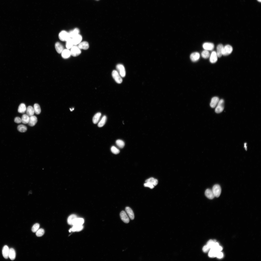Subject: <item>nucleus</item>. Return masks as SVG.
<instances>
[{"instance_id":"11","label":"nucleus","mask_w":261,"mask_h":261,"mask_svg":"<svg viewBox=\"0 0 261 261\" xmlns=\"http://www.w3.org/2000/svg\"><path fill=\"white\" fill-rule=\"evenodd\" d=\"M37 121V117L35 116H33L30 117L29 121L28 124L30 126H34L36 124Z\"/></svg>"},{"instance_id":"3","label":"nucleus","mask_w":261,"mask_h":261,"mask_svg":"<svg viewBox=\"0 0 261 261\" xmlns=\"http://www.w3.org/2000/svg\"><path fill=\"white\" fill-rule=\"evenodd\" d=\"M224 101L223 99L219 100L215 109V112L217 113L222 112L224 109Z\"/></svg>"},{"instance_id":"26","label":"nucleus","mask_w":261,"mask_h":261,"mask_svg":"<svg viewBox=\"0 0 261 261\" xmlns=\"http://www.w3.org/2000/svg\"><path fill=\"white\" fill-rule=\"evenodd\" d=\"M35 112L34 108L31 106H29L26 110V114L29 117L33 116Z\"/></svg>"},{"instance_id":"33","label":"nucleus","mask_w":261,"mask_h":261,"mask_svg":"<svg viewBox=\"0 0 261 261\" xmlns=\"http://www.w3.org/2000/svg\"><path fill=\"white\" fill-rule=\"evenodd\" d=\"M213 248H212L210 249V251L209 254V256L210 257H216L217 254L218 253Z\"/></svg>"},{"instance_id":"50","label":"nucleus","mask_w":261,"mask_h":261,"mask_svg":"<svg viewBox=\"0 0 261 261\" xmlns=\"http://www.w3.org/2000/svg\"><path fill=\"white\" fill-rule=\"evenodd\" d=\"M96 0V1H99V0Z\"/></svg>"},{"instance_id":"29","label":"nucleus","mask_w":261,"mask_h":261,"mask_svg":"<svg viewBox=\"0 0 261 261\" xmlns=\"http://www.w3.org/2000/svg\"><path fill=\"white\" fill-rule=\"evenodd\" d=\"M101 115V113H98L94 116L93 119V122L94 124H96L98 122Z\"/></svg>"},{"instance_id":"22","label":"nucleus","mask_w":261,"mask_h":261,"mask_svg":"<svg viewBox=\"0 0 261 261\" xmlns=\"http://www.w3.org/2000/svg\"><path fill=\"white\" fill-rule=\"evenodd\" d=\"M80 30L77 28H75L69 33L70 38H72L75 36L79 34Z\"/></svg>"},{"instance_id":"40","label":"nucleus","mask_w":261,"mask_h":261,"mask_svg":"<svg viewBox=\"0 0 261 261\" xmlns=\"http://www.w3.org/2000/svg\"><path fill=\"white\" fill-rule=\"evenodd\" d=\"M45 233V231L42 228H40L36 232V235L38 237H40L42 236Z\"/></svg>"},{"instance_id":"37","label":"nucleus","mask_w":261,"mask_h":261,"mask_svg":"<svg viewBox=\"0 0 261 261\" xmlns=\"http://www.w3.org/2000/svg\"><path fill=\"white\" fill-rule=\"evenodd\" d=\"M116 143L117 145L121 148H123L125 145L124 142L121 140L118 139L117 140Z\"/></svg>"},{"instance_id":"16","label":"nucleus","mask_w":261,"mask_h":261,"mask_svg":"<svg viewBox=\"0 0 261 261\" xmlns=\"http://www.w3.org/2000/svg\"><path fill=\"white\" fill-rule=\"evenodd\" d=\"M218 60V57L216 52L215 51H213L211 54L210 58V62L212 63H216Z\"/></svg>"},{"instance_id":"23","label":"nucleus","mask_w":261,"mask_h":261,"mask_svg":"<svg viewBox=\"0 0 261 261\" xmlns=\"http://www.w3.org/2000/svg\"><path fill=\"white\" fill-rule=\"evenodd\" d=\"M83 228V225L81 226H73L71 228L69 232H70L71 231L73 232H79L81 231Z\"/></svg>"},{"instance_id":"20","label":"nucleus","mask_w":261,"mask_h":261,"mask_svg":"<svg viewBox=\"0 0 261 261\" xmlns=\"http://www.w3.org/2000/svg\"><path fill=\"white\" fill-rule=\"evenodd\" d=\"M78 47L80 49L84 50L87 49L89 48V43L86 41L83 42L79 44Z\"/></svg>"},{"instance_id":"36","label":"nucleus","mask_w":261,"mask_h":261,"mask_svg":"<svg viewBox=\"0 0 261 261\" xmlns=\"http://www.w3.org/2000/svg\"><path fill=\"white\" fill-rule=\"evenodd\" d=\"M202 57L204 59L208 58L210 56V54L208 51L205 50L201 53Z\"/></svg>"},{"instance_id":"27","label":"nucleus","mask_w":261,"mask_h":261,"mask_svg":"<svg viewBox=\"0 0 261 261\" xmlns=\"http://www.w3.org/2000/svg\"><path fill=\"white\" fill-rule=\"evenodd\" d=\"M26 110L25 105L24 103H22L19 105L18 109V112L20 113H25Z\"/></svg>"},{"instance_id":"30","label":"nucleus","mask_w":261,"mask_h":261,"mask_svg":"<svg viewBox=\"0 0 261 261\" xmlns=\"http://www.w3.org/2000/svg\"><path fill=\"white\" fill-rule=\"evenodd\" d=\"M146 183H149L153 184L154 186L157 185L158 183V180L153 178H150L145 181Z\"/></svg>"},{"instance_id":"2","label":"nucleus","mask_w":261,"mask_h":261,"mask_svg":"<svg viewBox=\"0 0 261 261\" xmlns=\"http://www.w3.org/2000/svg\"><path fill=\"white\" fill-rule=\"evenodd\" d=\"M212 191L215 197H218L220 196L221 192V188L219 185L216 184L213 187Z\"/></svg>"},{"instance_id":"34","label":"nucleus","mask_w":261,"mask_h":261,"mask_svg":"<svg viewBox=\"0 0 261 261\" xmlns=\"http://www.w3.org/2000/svg\"><path fill=\"white\" fill-rule=\"evenodd\" d=\"M106 117L105 116H104L98 124V126L99 127H102L106 123Z\"/></svg>"},{"instance_id":"21","label":"nucleus","mask_w":261,"mask_h":261,"mask_svg":"<svg viewBox=\"0 0 261 261\" xmlns=\"http://www.w3.org/2000/svg\"><path fill=\"white\" fill-rule=\"evenodd\" d=\"M61 53L62 57L65 59L69 58L71 55L70 51L68 49L64 50Z\"/></svg>"},{"instance_id":"32","label":"nucleus","mask_w":261,"mask_h":261,"mask_svg":"<svg viewBox=\"0 0 261 261\" xmlns=\"http://www.w3.org/2000/svg\"><path fill=\"white\" fill-rule=\"evenodd\" d=\"M17 129L18 131L22 133L26 132L27 130V127L25 126L21 125H19L17 127Z\"/></svg>"},{"instance_id":"4","label":"nucleus","mask_w":261,"mask_h":261,"mask_svg":"<svg viewBox=\"0 0 261 261\" xmlns=\"http://www.w3.org/2000/svg\"><path fill=\"white\" fill-rule=\"evenodd\" d=\"M112 77L115 81L118 83H121L122 82V79L117 71L114 70L112 73Z\"/></svg>"},{"instance_id":"7","label":"nucleus","mask_w":261,"mask_h":261,"mask_svg":"<svg viewBox=\"0 0 261 261\" xmlns=\"http://www.w3.org/2000/svg\"><path fill=\"white\" fill-rule=\"evenodd\" d=\"M116 68L121 77L123 78L125 77L126 75V72L123 65L121 64H117L116 66Z\"/></svg>"},{"instance_id":"41","label":"nucleus","mask_w":261,"mask_h":261,"mask_svg":"<svg viewBox=\"0 0 261 261\" xmlns=\"http://www.w3.org/2000/svg\"><path fill=\"white\" fill-rule=\"evenodd\" d=\"M39 224L38 223H37L34 224V225L33 226L32 228V232L34 233L36 232L39 229Z\"/></svg>"},{"instance_id":"38","label":"nucleus","mask_w":261,"mask_h":261,"mask_svg":"<svg viewBox=\"0 0 261 261\" xmlns=\"http://www.w3.org/2000/svg\"><path fill=\"white\" fill-rule=\"evenodd\" d=\"M66 42V47L67 49H69L71 48L74 45L72 38H70Z\"/></svg>"},{"instance_id":"10","label":"nucleus","mask_w":261,"mask_h":261,"mask_svg":"<svg viewBox=\"0 0 261 261\" xmlns=\"http://www.w3.org/2000/svg\"><path fill=\"white\" fill-rule=\"evenodd\" d=\"M74 45H78L80 43L81 41L82 38V36L78 34L72 38Z\"/></svg>"},{"instance_id":"18","label":"nucleus","mask_w":261,"mask_h":261,"mask_svg":"<svg viewBox=\"0 0 261 261\" xmlns=\"http://www.w3.org/2000/svg\"><path fill=\"white\" fill-rule=\"evenodd\" d=\"M125 210L130 218L132 220H134L135 216L133 212L132 209L128 207H127L125 208Z\"/></svg>"},{"instance_id":"14","label":"nucleus","mask_w":261,"mask_h":261,"mask_svg":"<svg viewBox=\"0 0 261 261\" xmlns=\"http://www.w3.org/2000/svg\"><path fill=\"white\" fill-rule=\"evenodd\" d=\"M9 250L8 247L7 245L4 246L3 248L2 254L4 257L5 259H7L9 257Z\"/></svg>"},{"instance_id":"13","label":"nucleus","mask_w":261,"mask_h":261,"mask_svg":"<svg viewBox=\"0 0 261 261\" xmlns=\"http://www.w3.org/2000/svg\"><path fill=\"white\" fill-rule=\"evenodd\" d=\"M223 48V45L221 44H219L217 46L216 53L218 57L220 58L222 56Z\"/></svg>"},{"instance_id":"17","label":"nucleus","mask_w":261,"mask_h":261,"mask_svg":"<svg viewBox=\"0 0 261 261\" xmlns=\"http://www.w3.org/2000/svg\"><path fill=\"white\" fill-rule=\"evenodd\" d=\"M219 100V98L218 97H213L210 103L211 107L212 108L215 107L218 104Z\"/></svg>"},{"instance_id":"8","label":"nucleus","mask_w":261,"mask_h":261,"mask_svg":"<svg viewBox=\"0 0 261 261\" xmlns=\"http://www.w3.org/2000/svg\"><path fill=\"white\" fill-rule=\"evenodd\" d=\"M203 47L205 50L209 51L213 50L214 48V46L212 43L206 42L204 44Z\"/></svg>"},{"instance_id":"46","label":"nucleus","mask_w":261,"mask_h":261,"mask_svg":"<svg viewBox=\"0 0 261 261\" xmlns=\"http://www.w3.org/2000/svg\"><path fill=\"white\" fill-rule=\"evenodd\" d=\"M223 253L220 252H218L216 257L218 258H221L223 257Z\"/></svg>"},{"instance_id":"39","label":"nucleus","mask_w":261,"mask_h":261,"mask_svg":"<svg viewBox=\"0 0 261 261\" xmlns=\"http://www.w3.org/2000/svg\"><path fill=\"white\" fill-rule=\"evenodd\" d=\"M216 242V241L215 240H210L208 242L207 245L210 249L214 247Z\"/></svg>"},{"instance_id":"5","label":"nucleus","mask_w":261,"mask_h":261,"mask_svg":"<svg viewBox=\"0 0 261 261\" xmlns=\"http://www.w3.org/2000/svg\"><path fill=\"white\" fill-rule=\"evenodd\" d=\"M70 52L71 55L74 57H77L81 53L80 49L78 47L76 46H73L71 48Z\"/></svg>"},{"instance_id":"6","label":"nucleus","mask_w":261,"mask_h":261,"mask_svg":"<svg viewBox=\"0 0 261 261\" xmlns=\"http://www.w3.org/2000/svg\"><path fill=\"white\" fill-rule=\"evenodd\" d=\"M233 48L230 45H227L224 47L222 55L224 56H227L230 55L232 52Z\"/></svg>"},{"instance_id":"28","label":"nucleus","mask_w":261,"mask_h":261,"mask_svg":"<svg viewBox=\"0 0 261 261\" xmlns=\"http://www.w3.org/2000/svg\"><path fill=\"white\" fill-rule=\"evenodd\" d=\"M77 218V216L76 215L73 214L71 215L68 218V224L70 225H72L73 222Z\"/></svg>"},{"instance_id":"45","label":"nucleus","mask_w":261,"mask_h":261,"mask_svg":"<svg viewBox=\"0 0 261 261\" xmlns=\"http://www.w3.org/2000/svg\"><path fill=\"white\" fill-rule=\"evenodd\" d=\"M14 121L15 122L17 123H20L22 122L21 119L20 117H15Z\"/></svg>"},{"instance_id":"49","label":"nucleus","mask_w":261,"mask_h":261,"mask_svg":"<svg viewBox=\"0 0 261 261\" xmlns=\"http://www.w3.org/2000/svg\"><path fill=\"white\" fill-rule=\"evenodd\" d=\"M257 0L259 2H261V0Z\"/></svg>"},{"instance_id":"9","label":"nucleus","mask_w":261,"mask_h":261,"mask_svg":"<svg viewBox=\"0 0 261 261\" xmlns=\"http://www.w3.org/2000/svg\"><path fill=\"white\" fill-rule=\"evenodd\" d=\"M120 216L122 220L125 223H128L129 222V219L126 213L124 211H122L120 214Z\"/></svg>"},{"instance_id":"48","label":"nucleus","mask_w":261,"mask_h":261,"mask_svg":"<svg viewBox=\"0 0 261 261\" xmlns=\"http://www.w3.org/2000/svg\"><path fill=\"white\" fill-rule=\"evenodd\" d=\"M70 110L71 111H72L73 110H74V108H73L72 109H70Z\"/></svg>"},{"instance_id":"35","label":"nucleus","mask_w":261,"mask_h":261,"mask_svg":"<svg viewBox=\"0 0 261 261\" xmlns=\"http://www.w3.org/2000/svg\"><path fill=\"white\" fill-rule=\"evenodd\" d=\"M35 113L37 114H39L41 112V109L39 105L38 104H35L34 106Z\"/></svg>"},{"instance_id":"43","label":"nucleus","mask_w":261,"mask_h":261,"mask_svg":"<svg viewBox=\"0 0 261 261\" xmlns=\"http://www.w3.org/2000/svg\"><path fill=\"white\" fill-rule=\"evenodd\" d=\"M144 186L145 187H148L151 189H153L154 187V185L149 183H145Z\"/></svg>"},{"instance_id":"47","label":"nucleus","mask_w":261,"mask_h":261,"mask_svg":"<svg viewBox=\"0 0 261 261\" xmlns=\"http://www.w3.org/2000/svg\"><path fill=\"white\" fill-rule=\"evenodd\" d=\"M246 145H247V144H246H246H244V147H245V149H247V147H246Z\"/></svg>"},{"instance_id":"31","label":"nucleus","mask_w":261,"mask_h":261,"mask_svg":"<svg viewBox=\"0 0 261 261\" xmlns=\"http://www.w3.org/2000/svg\"><path fill=\"white\" fill-rule=\"evenodd\" d=\"M30 117L26 114H23L21 118L22 122L24 124L28 123Z\"/></svg>"},{"instance_id":"42","label":"nucleus","mask_w":261,"mask_h":261,"mask_svg":"<svg viewBox=\"0 0 261 261\" xmlns=\"http://www.w3.org/2000/svg\"><path fill=\"white\" fill-rule=\"evenodd\" d=\"M111 150L112 153L115 154H117L120 152L119 150L114 146L112 147Z\"/></svg>"},{"instance_id":"1","label":"nucleus","mask_w":261,"mask_h":261,"mask_svg":"<svg viewBox=\"0 0 261 261\" xmlns=\"http://www.w3.org/2000/svg\"><path fill=\"white\" fill-rule=\"evenodd\" d=\"M60 39L62 41H67L70 38L69 33L65 30L61 31L59 34Z\"/></svg>"},{"instance_id":"24","label":"nucleus","mask_w":261,"mask_h":261,"mask_svg":"<svg viewBox=\"0 0 261 261\" xmlns=\"http://www.w3.org/2000/svg\"><path fill=\"white\" fill-rule=\"evenodd\" d=\"M16 257V253L14 249L11 248L9 250V257L12 260H15Z\"/></svg>"},{"instance_id":"19","label":"nucleus","mask_w":261,"mask_h":261,"mask_svg":"<svg viewBox=\"0 0 261 261\" xmlns=\"http://www.w3.org/2000/svg\"><path fill=\"white\" fill-rule=\"evenodd\" d=\"M84 222V220L83 218H76L73 222L72 225L73 226L82 225Z\"/></svg>"},{"instance_id":"15","label":"nucleus","mask_w":261,"mask_h":261,"mask_svg":"<svg viewBox=\"0 0 261 261\" xmlns=\"http://www.w3.org/2000/svg\"><path fill=\"white\" fill-rule=\"evenodd\" d=\"M200 57L199 53L197 52H193L191 54L190 58L192 61L193 62H196L199 59Z\"/></svg>"},{"instance_id":"25","label":"nucleus","mask_w":261,"mask_h":261,"mask_svg":"<svg viewBox=\"0 0 261 261\" xmlns=\"http://www.w3.org/2000/svg\"><path fill=\"white\" fill-rule=\"evenodd\" d=\"M56 50L59 53H61L64 50V48L61 44L59 42H57L55 45Z\"/></svg>"},{"instance_id":"12","label":"nucleus","mask_w":261,"mask_h":261,"mask_svg":"<svg viewBox=\"0 0 261 261\" xmlns=\"http://www.w3.org/2000/svg\"><path fill=\"white\" fill-rule=\"evenodd\" d=\"M205 194L206 196L210 199H213L215 197L212 190L210 189H207L206 190Z\"/></svg>"},{"instance_id":"44","label":"nucleus","mask_w":261,"mask_h":261,"mask_svg":"<svg viewBox=\"0 0 261 261\" xmlns=\"http://www.w3.org/2000/svg\"><path fill=\"white\" fill-rule=\"evenodd\" d=\"M210 249L207 245L204 246L203 248V252L204 253L208 252Z\"/></svg>"}]
</instances>
